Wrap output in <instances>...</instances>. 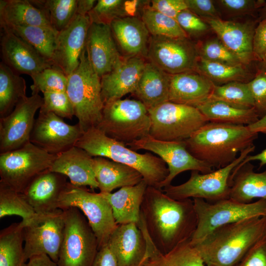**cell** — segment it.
Wrapping results in <instances>:
<instances>
[{
    "mask_svg": "<svg viewBox=\"0 0 266 266\" xmlns=\"http://www.w3.org/2000/svg\"><path fill=\"white\" fill-rule=\"evenodd\" d=\"M140 217L150 238L163 253L191 240L198 225L193 200H176L162 189L149 186L144 195Z\"/></svg>",
    "mask_w": 266,
    "mask_h": 266,
    "instance_id": "obj_1",
    "label": "cell"
},
{
    "mask_svg": "<svg viewBox=\"0 0 266 266\" xmlns=\"http://www.w3.org/2000/svg\"><path fill=\"white\" fill-rule=\"evenodd\" d=\"M265 236L266 216L255 217L218 227L193 246L206 266H235Z\"/></svg>",
    "mask_w": 266,
    "mask_h": 266,
    "instance_id": "obj_2",
    "label": "cell"
},
{
    "mask_svg": "<svg viewBox=\"0 0 266 266\" xmlns=\"http://www.w3.org/2000/svg\"><path fill=\"white\" fill-rule=\"evenodd\" d=\"M258 134L246 125L208 122L185 142L195 157L219 169L232 163L239 152L253 145Z\"/></svg>",
    "mask_w": 266,
    "mask_h": 266,
    "instance_id": "obj_3",
    "label": "cell"
},
{
    "mask_svg": "<svg viewBox=\"0 0 266 266\" xmlns=\"http://www.w3.org/2000/svg\"><path fill=\"white\" fill-rule=\"evenodd\" d=\"M75 146L83 149L93 157L106 158L135 169L141 174L148 186L159 189L169 173L166 163L160 157L149 152L137 153L96 127L83 133Z\"/></svg>",
    "mask_w": 266,
    "mask_h": 266,
    "instance_id": "obj_4",
    "label": "cell"
},
{
    "mask_svg": "<svg viewBox=\"0 0 266 266\" xmlns=\"http://www.w3.org/2000/svg\"><path fill=\"white\" fill-rule=\"evenodd\" d=\"M66 92L82 133L97 127L104 107L100 78L88 59L86 49L82 52L79 65L68 76Z\"/></svg>",
    "mask_w": 266,
    "mask_h": 266,
    "instance_id": "obj_5",
    "label": "cell"
},
{
    "mask_svg": "<svg viewBox=\"0 0 266 266\" xmlns=\"http://www.w3.org/2000/svg\"><path fill=\"white\" fill-rule=\"evenodd\" d=\"M151 120L140 101L118 99L104 104L97 128L108 136L126 145L149 135Z\"/></svg>",
    "mask_w": 266,
    "mask_h": 266,
    "instance_id": "obj_6",
    "label": "cell"
},
{
    "mask_svg": "<svg viewBox=\"0 0 266 266\" xmlns=\"http://www.w3.org/2000/svg\"><path fill=\"white\" fill-rule=\"evenodd\" d=\"M198 225L190 242L195 245L216 228L243 219L266 216V200L248 203L231 199L208 202L193 199Z\"/></svg>",
    "mask_w": 266,
    "mask_h": 266,
    "instance_id": "obj_7",
    "label": "cell"
},
{
    "mask_svg": "<svg viewBox=\"0 0 266 266\" xmlns=\"http://www.w3.org/2000/svg\"><path fill=\"white\" fill-rule=\"evenodd\" d=\"M148 111L149 135L162 141H185L208 122L196 107L169 101Z\"/></svg>",
    "mask_w": 266,
    "mask_h": 266,
    "instance_id": "obj_8",
    "label": "cell"
},
{
    "mask_svg": "<svg viewBox=\"0 0 266 266\" xmlns=\"http://www.w3.org/2000/svg\"><path fill=\"white\" fill-rule=\"evenodd\" d=\"M68 207L77 208L83 212L96 235L99 250L107 244L118 225L110 205L101 193L91 192L68 182L60 197L58 208Z\"/></svg>",
    "mask_w": 266,
    "mask_h": 266,
    "instance_id": "obj_9",
    "label": "cell"
},
{
    "mask_svg": "<svg viewBox=\"0 0 266 266\" xmlns=\"http://www.w3.org/2000/svg\"><path fill=\"white\" fill-rule=\"evenodd\" d=\"M255 149L254 145L248 147L232 163L211 172L201 173L192 171L186 182L176 186L170 184L162 190L168 196L176 200L201 199L213 202L229 199V178L233 170Z\"/></svg>",
    "mask_w": 266,
    "mask_h": 266,
    "instance_id": "obj_10",
    "label": "cell"
},
{
    "mask_svg": "<svg viewBox=\"0 0 266 266\" xmlns=\"http://www.w3.org/2000/svg\"><path fill=\"white\" fill-rule=\"evenodd\" d=\"M62 210L65 229L58 266H91L99 250L95 234L79 209Z\"/></svg>",
    "mask_w": 266,
    "mask_h": 266,
    "instance_id": "obj_11",
    "label": "cell"
},
{
    "mask_svg": "<svg viewBox=\"0 0 266 266\" xmlns=\"http://www.w3.org/2000/svg\"><path fill=\"white\" fill-rule=\"evenodd\" d=\"M57 156L31 142L0 153V182L22 193L34 177L50 168Z\"/></svg>",
    "mask_w": 266,
    "mask_h": 266,
    "instance_id": "obj_12",
    "label": "cell"
},
{
    "mask_svg": "<svg viewBox=\"0 0 266 266\" xmlns=\"http://www.w3.org/2000/svg\"><path fill=\"white\" fill-rule=\"evenodd\" d=\"M23 230L25 260L45 254L57 263L64 237V213L58 208L45 213H37L25 223Z\"/></svg>",
    "mask_w": 266,
    "mask_h": 266,
    "instance_id": "obj_13",
    "label": "cell"
},
{
    "mask_svg": "<svg viewBox=\"0 0 266 266\" xmlns=\"http://www.w3.org/2000/svg\"><path fill=\"white\" fill-rule=\"evenodd\" d=\"M199 58L197 46L188 37L150 35L146 58L169 74L197 71Z\"/></svg>",
    "mask_w": 266,
    "mask_h": 266,
    "instance_id": "obj_14",
    "label": "cell"
},
{
    "mask_svg": "<svg viewBox=\"0 0 266 266\" xmlns=\"http://www.w3.org/2000/svg\"><path fill=\"white\" fill-rule=\"evenodd\" d=\"M136 151L145 150L160 157L168 166V174L160 185V189L171 184L179 173L187 170L209 173L213 168L195 157L187 149L185 141H168L154 138L150 135L127 144Z\"/></svg>",
    "mask_w": 266,
    "mask_h": 266,
    "instance_id": "obj_15",
    "label": "cell"
},
{
    "mask_svg": "<svg viewBox=\"0 0 266 266\" xmlns=\"http://www.w3.org/2000/svg\"><path fill=\"white\" fill-rule=\"evenodd\" d=\"M83 133L78 123L72 125L51 112H39L30 141L49 154L58 155L75 146Z\"/></svg>",
    "mask_w": 266,
    "mask_h": 266,
    "instance_id": "obj_16",
    "label": "cell"
},
{
    "mask_svg": "<svg viewBox=\"0 0 266 266\" xmlns=\"http://www.w3.org/2000/svg\"><path fill=\"white\" fill-rule=\"evenodd\" d=\"M42 103L43 98L39 94L32 95L9 115L0 118V153L19 149L30 142L35 114Z\"/></svg>",
    "mask_w": 266,
    "mask_h": 266,
    "instance_id": "obj_17",
    "label": "cell"
},
{
    "mask_svg": "<svg viewBox=\"0 0 266 266\" xmlns=\"http://www.w3.org/2000/svg\"><path fill=\"white\" fill-rule=\"evenodd\" d=\"M90 25L88 15H76L71 23L58 33L53 67L61 70L67 77L79 65Z\"/></svg>",
    "mask_w": 266,
    "mask_h": 266,
    "instance_id": "obj_18",
    "label": "cell"
},
{
    "mask_svg": "<svg viewBox=\"0 0 266 266\" xmlns=\"http://www.w3.org/2000/svg\"><path fill=\"white\" fill-rule=\"evenodd\" d=\"M0 37L1 62L15 73L32 76L53 66L32 46L6 28Z\"/></svg>",
    "mask_w": 266,
    "mask_h": 266,
    "instance_id": "obj_19",
    "label": "cell"
},
{
    "mask_svg": "<svg viewBox=\"0 0 266 266\" xmlns=\"http://www.w3.org/2000/svg\"><path fill=\"white\" fill-rule=\"evenodd\" d=\"M141 56L121 58L112 70L100 78L104 104L121 99L136 90L147 61Z\"/></svg>",
    "mask_w": 266,
    "mask_h": 266,
    "instance_id": "obj_20",
    "label": "cell"
},
{
    "mask_svg": "<svg viewBox=\"0 0 266 266\" xmlns=\"http://www.w3.org/2000/svg\"><path fill=\"white\" fill-rule=\"evenodd\" d=\"M203 20L243 65L247 66L256 61L253 50V36L256 27L255 22H241L221 18Z\"/></svg>",
    "mask_w": 266,
    "mask_h": 266,
    "instance_id": "obj_21",
    "label": "cell"
},
{
    "mask_svg": "<svg viewBox=\"0 0 266 266\" xmlns=\"http://www.w3.org/2000/svg\"><path fill=\"white\" fill-rule=\"evenodd\" d=\"M65 175L47 169L37 175L22 193L36 213L58 209L59 199L67 183Z\"/></svg>",
    "mask_w": 266,
    "mask_h": 266,
    "instance_id": "obj_22",
    "label": "cell"
},
{
    "mask_svg": "<svg viewBox=\"0 0 266 266\" xmlns=\"http://www.w3.org/2000/svg\"><path fill=\"white\" fill-rule=\"evenodd\" d=\"M85 49L88 59L100 78L110 72L122 58L109 25L91 24Z\"/></svg>",
    "mask_w": 266,
    "mask_h": 266,
    "instance_id": "obj_23",
    "label": "cell"
},
{
    "mask_svg": "<svg viewBox=\"0 0 266 266\" xmlns=\"http://www.w3.org/2000/svg\"><path fill=\"white\" fill-rule=\"evenodd\" d=\"M107 244L118 266H139L146 256V241L136 223L118 225Z\"/></svg>",
    "mask_w": 266,
    "mask_h": 266,
    "instance_id": "obj_24",
    "label": "cell"
},
{
    "mask_svg": "<svg viewBox=\"0 0 266 266\" xmlns=\"http://www.w3.org/2000/svg\"><path fill=\"white\" fill-rule=\"evenodd\" d=\"M215 85L197 71L171 75L168 101L196 107L211 97Z\"/></svg>",
    "mask_w": 266,
    "mask_h": 266,
    "instance_id": "obj_25",
    "label": "cell"
},
{
    "mask_svg": "<svg viewBox=\"0 0 266 266\" xmlns=\"http://www.w3.org/2000/svg\"><path fill=\"white\" fill-rule=\"evenodd\" d=\"M93 157L76 146L57 156L49 170L62 174L78 187L98 188L93 166Z\"/></svg>",
    "mask_w": 266,
    "mask_h": 266,
    "instance_id": "obj_26",
    "label": "cell"
},
{
    "mask_svg": "<svg viewBox=\"0 0 266 266\" xmlns=\"http://www.w3.org/2000/svg\"><path fill=\"white\" fill-rule=\"evenodd\" d=\"M110 26L116 43L126 56L146 58L150 34L141 18H118Z\"/></svg>",
    "mask_w": 266,
    "mask_h": 266,
    "instance_id": "obj_27",
    "label": "cell"
},
{
    "mask_svg": "<svg viewBox=\"0 0 266 266\" xmlns=\"http://www.w3.org/2000/svg\"><path fill=\"white\" fill-rule=\"evenodd\" d=\"M250 162L238 165L229 178V199L248 203L256 198L266 200V169L255 172Z\"/></svg>",
    "mask_w": 266,
    "mask_h": 266,
    "instance_id": "obj_28",
    "label": "cell"
},
{
    "mask_svg": "<svg viewBox=\"0 0 266 266\" xmlns=\"http://www.w3.org/2000/svg\"><path fill=\"white\" fill-rule=\"evenodd\" d=\"M93 169L100 193L134 186L143 180L141 174L127 165L101 157H93Z\"/></svg>",
    "mask_w": 266,
    "mask_h": 266,
    "instance_id": "obj_29",
    "label": "cell"
},
{
    "mask_svg": "<svg viewBox=\"0 0 266 266\" xmlns=\"http://www.w3.org/2000/svg\"><path fill=\"white\" fill-rule=\"evenodd\" d=\"M147 186L142 180L135 185L121 188L114 193H101L110 205L117 225L138 223Z\"/></svg>",
    "mask_w": 266,
    "mask_h": 266,
    "instance_id": "obj_30",
    "label": "cell"
},
{
    "mask_svg": "<svg viewBox=\"0 0 266 266\" xmlns=\"http://www.w3.org/2000/svg\"><path fill=\"white\" fill-rule=\"evenodd\" d=\"M170 76L147 61L133 94L148 110L168 101Z\"/></svg>",
    "mask_w": 266,
    "mask_h": 266,
    "instance_id": "obj_31",
    "label": "cell"
},
{
    "mask_svg": "<svg viewBox=\"0 0 266 266\" xmlns=\"http://www.w3.org/2000/svg\"><path fill=\"white\" fill-rule=\"evenodd\" d=\"M147 243V254L139 266H206L190 240H187L166 253L155 247L143 227L141 228Z\"/></svg>",
    "mask_w": 266,
    "mask_h": 266,
    "instance_id": "obj_32",
    "label": "cell"
},
{
    "mask_svg": "<svg viewBox=\"0 0 266 266\" xmlns=\"http://www.w3.org/2000/svg\"><path fill=\"white\" fill-rule=\"evenodd\" d=\"M0 24L1 28L14 26L52 28L45 13L29 0H0Z\"/></svg>",
    "mask_w": 266,
    "mask_h": 266,
    "instance_id": "obj_33",
    "label": "cell"
},
{
    "mask_svg": "<svg viewBox=\"0 0 266 266\" xmlns=\"http://www.w3.org/2000/svg\"><path fill=\"white\" fill-rule=\"evenodd\" d=\"M196 107L208 122L248 126L259 119L254 108H241L212 99H209Z\"/></svg>",
    "mask_w": 266,
    "mask_h": 266,
    "instance_id": "obj_34",
    "label": "cell"
},
{
    "mask_svg": "<svg viewBox=\"0 0 266 266\" xmlns=\"http://www.w3.org/2000/svg\"><path fill=\"white\" fill-rule=\"evenodd\" d=\"M26 83L24 78L15 73L1 61L0 63V118L4 117L25 100Z\"/></svg>",
    "mask_w": 266,
    "mask_h": 266,
    "instance_id": "obj_35",
    "label": "cell"
},
{
    "mask_svg": "<svg viewBox=\"0 0 266 266\" xmlns=\"http://www.w3.org/2000/svg\"><path fill=\"white\" fill-rule=\"evenodd\" d=\"M2 28L10 30L27 42L52 65L58 33L53 28L41 26H14Z\"/></svg>",
    "mask_w": 266,
    "mask_h": 266,
    "instance_id": "obj_36",
    "label": "cell"
},
{
    "mask_svg": "<svg viewBox=\"0 0 266 266\" xmlns=\"http://www.w3.org/2000/svg\"><path fill=\"white\" fill-rule=\"evenodd\" d=\"M23 226L13 223L0 233V266H27Z\"/></svg>",
    "mask_w": 266,
    "mask_h": 266,
    "instance_id": "obj_37",
    "label": "cell"
},
{
    "mask_svg": "<svg viewBox=\"0 0 266 266\" xmlns=\"http://www.w3.org/2000/svg\"><path fill=\"white\" fill-rule=\"evenodd\" d=\"M197 71L216 85L234 81L245 82V81H248L251 78V73L245 66L225 65L200 57L198 61Z\"/></svg>",
    "mask_w": 266,
    "mask_h": 266,
    "instance_id": "obj_38",
    "label": "cell"
},
{
    "mask_svg": "<svg viewBox=\"0 0 266 266\" xmlns=\"http://www.w3.org/2000/svg\"><path fill=\"white\" fill-rule=\"evenodd\" d=\"M47 16L57 32L65 29L76 15L78 0H29Z\"/></svg>",
    "mask_w": 266,
    "mask_h": 266,
    "instance_id": "obj_39",
    "label": "cell"
},
{
    "mask_svg": "<svg viewBox=\"0 0 266 266\" xmlns=\"http://www.w3.org/2000/svg\"><path fill=\"white\" fill-rule=\"evenodd\" d=\"M141 19L150 35L172 38L188 37L175 19L152 9L149 5L144 9Z\"/></svg>",
    "mask_w": 266,
    "mask_h": 266,
    "instance_id": "obj_40",
    "label": "cell"
},
{
    "mask_svg": "<svg viewBox=\"0 0 266 266\" xmlns=\"http://www.w3.org/2000/svg\"><path fill=\"white\" fill-rule=\"evenodd\" d=\"M37 213L23 194L0 182V218L17 215L23 223L33 218Z\"/></svg>",
    "mask_w": 266,
    "mask_h": 266,
    "instance_id": "obj_41",
    "label": "cell"
},
{
    "mask_svg": "<svg viewBox=\"0 0 266 266\" xmlns=\"http://www.w3.org/2000/svg\"><path fill=\"white\" fill-rule=\"evenodd\" d=\"M209 99L221 100L241 108H254V101L247 83L234 81L215 85Z\"/></svg>",
    "mask_w": 266,
    "mask_h": 266,
    "instance_id": "obj_42",
    "label": "cell"
},
{
    "mask_svg": "<svg viewBox=\"0 0 266 266\" xmlns=\"http://www.w3.org/2000/svg\"><path fill=\"white\" fill-rule=\"evenodd\" d=\"M88 16L91 24L110 26L115 19L131 16L130 0H99Z\"/></svg>",
    "mask_w": 266,
    "mask_h": 266,
    "instance_id": "obj_43",
    "label": "cell"
},
{
    "mask_svg": "<svg viewBox=\"0 0 266 266\" xmlns=\"http://www.w3.org/2000/svg\"><path fill=\"white\" fill-rule=\"evenodd\" d=\"M33 84L31 86L32 95L49 92H66L68 77L54 67L46 68L31 76Z\"/></svg>",
    "mask_w": 266,
    "mask_h": 266,
    "instance_id": "obj_44",
    "label": "cell"
},
{
    "mask_svg": "<svg viewBox=\"0 0 266 266\" xmlns=\"http://www.w3.org/2000/svg\"><path fill=\"white\" fill-rule=\"evenodd\" d=\"M197 48L199 57L206 60L230 66H244L218 38L208 39Z\"/></svg>",
    "mask_w": 266,
    "mask_h": 266,
    "instance_id": "obj_45",
    "label": "cell"
},
{
    "mask_svg": "<svg viewBox=\"0 0 266 266\" xmlns=\"http://www.w3.org/2000/svg\"><path fill=\"white\" fill-rule=\"evenodd\" d=\"M43 94V103L39 112H51L62 118L69 119L74 116L72 103L66 92H49Z\"/></svg>",
    "mask_w": 266,
    "mask_h": 266,
    "instance_id": "obj_46",
    "label": "cell"
},
{
    "mask_svg": "<svg viewBox=\"0 0 266 266\" xmlns=\"http://www.w3.org/2000/svg\"><path fill=\"white\" fill-rule=\"evenodd\" d=\"M214 1L222 12L231 17L252 15L266 2L261 0H217Z\"/></svg>",
    "mask_w": 266,
    "mask_h": 266,
    "instance_id": "obj_47",
    "label": "cell"
},
{
    "mask_svg": "<svg viewBox=\"0 0 266 266\" xmlns=\"http://www.w3.org/2000/svg\"><path fill=\"white\" fill-rule=\"evenodd\" d=\"M176 20L188 37L201 36L211 29L208 24L202 18L188 9L180 12L177 16Z\"/></svg>",
    "mask_w": 266,
    "mask_h": 266,
    "instance_id": "obj_48",
    "label": "cell"
},
{
    "mask_svg": "<svg viewBox=\"0 0 266 266\" xmlns=\"http://www.w3.org/2000/svg\"><path fill=\"white\" fill-rule=\"evenodd\" d=\"M254 101V108L259 117L266 113V72L258 70L248 83Z\"/></svg>",
    "mask_w": 266,
    "mask_h": 266,
    "instance_id": "obj_49",
    "label": "cell"
},
{
    "mask_svg": "<svg viewBox=\"0 0 266 266\" xmlns=\"http://www.w3.org/2000/svg\"><path fill=\"white\" fill-rule=\"evenodd\" d=\"M235 266H266V236L255 244Z\"/></svg>",
    "mask_w": 266,
    "mask_h": 266,
    "instance_id": "obj_50",
    "label": "cell"
},
{
    "mask_svg": "<svg viewBox=\"0 0 266 266\" xmlns=\"http://www.w3.org/2000/svg\"><path fill=\"white\" fill-rule=\"evenodd\" d=\"M187 8L199 17L204 19H217L220 13L214 0H185Z\"/></svg>",
    "mask_w": 266,
    "mask_h": 266,
    "instance_id": "obj_51",
    "label": "cell"
},
{
    "mask_svg": "<svg viewBox=\"0 0 266 266\" xmlns=\"http://www.w3.org/2000/svg\"><path fill=\"white\" fill-rule=\"evenodd\" d=\"M149 6L175 19L180 12L188 9L185 0H150Z\"/></svg>",
    "mask_w": 266,
    "mask_h": 266,
    "instance_id": "obj_52",
    "label": "cell"
},
{
    "mask_svg": "<svg viewBox=\"0 0 266 266\" xmlns=\"http://www.w3.org/2000/svg\"><path fill=\"white\" fill-rule=\"evenodd\" d=\"M253 50L255 60L262 61L266 55V19L261 20L256 27Z\"/></svg>",
    "mask_w": 266,
    "mask_h": 266,
    "instance_id": "obj_53",
    "label": "cell"
},
{
    "mask_svg": "<svg viewBox=\"0 0 266 266\" xmlns=\"http://www.w3.org/2000/svg\"><path fill=\"white\" fill-rule=\"evenodd\" d=\"M91 266H118L117 260L107 244L98 250Z\"/></svg>",
    "mask_w": 266,
    "mask_h": 266,
    "instance_id": "obj_54",
    "label": "cell"
},
{
    "mask_svg": "<svg viewBox=\"0 0 266 266\" xmlns=\"http://www.w3.org/2000/svg\"><path fill=\"white\" fill-rule=\"evenodd\" d=\"M27 266H58L57 264L45 254L34 256L29 260Z\"/></svg>",
    "mask_w": 266,
    "mask_h": 266,
    "instance_id": "obj_55",
    "label": "cell"
},
{
    "mask_svg": "<svg viewBox=\"0 0 266 266\" xmlns=\"http://www.w3.org/2000/svg\"><path fill=\"white\" fill-rule=\"evenodd\" d=\"M97 2L95 0H78L76 15H87Z\"/></svg>",
    "mask_w": 266,
    "mask_h": 266,
    "instance_id": "obj_56",
    "label": "cell"
},
{
    "mask_svg": "<svg viewBox=\"0 0 266 266\" xmlns=\"http://www.w3.org/2000/svg\"><path fill=\"white\" fill-rule=\"evenodd\" d=\"M262 133L266 134V131L263 132ZM253 161H258L260 162L259 168H261L266 165V148L257 154L254 155H248L239 165H244L245 163Z\"/></svg>",
    "mask_w": 266,
    "mask_h": 266,
    "instance_id": "obj_57",
    "label": "cell"
},
{
    "mask_svg": "<svg viewBox=\"0 0 266 266\" xmlns=\"http://www.w3.org/2000/svg\"><path fill=\"white\" fill-rule=\"evenodd\" d=\"M247 127L250 131L254 133H258L266 131V113L257 122Z\"/></svg>",
    "mask_w": 266,
    "mask_h": 266,
    "instance_id": "obj_58",
    "label": "cell"
},
{
    "mask_svg": "<svg viewBox=\"0 0 266 266\" xmlns=\"http://www.w3.org/2000/svg\"><path fill=\"white\" fill-rule=\"evenodd\" d=\"M258 70L266 72V55L262 61L259 62Z\"/></svg>",
    "mask_w": 266,
    "mask_h": 266,
    "instance_id": "obj_59",
    "label": "cell"
},
{
    "mask_svg": "<svg viewBox=\"0 0 266 266\" xmlns=\"http://www.w3.org/2000/svg\"><path fill=\"white\" fill-rule=\"evenodd\" d=\"M259 10H260V21L266 19V1Z\"/></svg>",
    "mask_w": 266,
    "mask_h": 266,
    "instance_id": "obj_60",
    "label": "cell"
}]
</instances>
